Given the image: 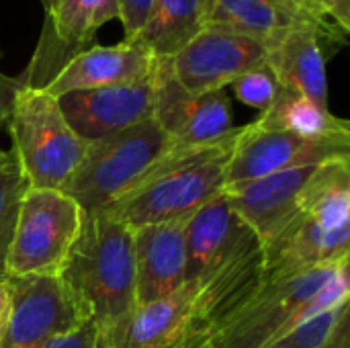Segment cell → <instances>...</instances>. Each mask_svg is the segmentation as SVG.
Returning <instances> with one entry per match:
<instances>
[{"instance_id": "4dcf8cb0", "label": "cell", "mask_w": 350, "mask_h": 348, "mask_svg": "<svg viewBox=\"0 0 350 348\" xmlns=\"http://www.w3.org/2000/svg\"><path fill=\"white\" fill-rule=\"evenodd\" d=\"M308 14H312V16H316V18H320V21H324V23H328V25H332L328 18H326V14H324V10H322V2L320 0H295ZM334 27V25H332Z\"/></svg>"}, {"instance_id": "7a4b0ae2", "label": "cell", "mask_w": 350, "mask_h": 348, "mask_svg": "<svg viewBox=\"0 0 350 348\" xmlns=\"http://www.w3.org/2000/svg\"><path fill=\"white\" fill-rule=\"evenodd\" d=\"M242 127L215 142L168 148L121 197L103 209L125 228L189 219L226 187L228 166Z\"/></svg>"}, {"instance_id": "7c38bea8", "label": "cell", "mask_w": 350, "mask_h": 348, "mask_svg": "<svg viewBox=\"0 0 350 348\" xmlns=\"http://www.w3.org/2000/svg\"><path fill=\"white\" fill-rule=\"evenodd\" d=\"M328 160H350V137L308 139L289 131L265 129L252 121L242 125L228 166L226 185L256 180Z\"/></svg>"}, {"instance_id": "d4e9b609", "label": "cell", "mask_w": 350, "mask_h": 348, "mask_svg": "<svg viewBox=\"0 0 350 348\" xmlns=\"http://www.w3.org/2000/svg\"><path fill=\"white\" fill-rule=\"evenodd\" d=\"M234 94L240 103L256 109V111H267L271 107V103L275 101L277 92H279V82L273 76L271 68L267 64L242 74L234 84Z\"/></svg>"}, {"instance_id": "484cf974", "label": "cell", "mask_w": 350, "mask_h": 348, "mask_svg": "<svg viewBox=\"0 0 350 348\" xmlns=\"http://www.w3.org/2000/svg\"><path fill=\"white\" fill-rule=\"evenodd\" d=\"M117 4H119V21L125 31L123 39H131L142 31L154 0H117Z\"/></svg>"}, {"instance_id": "30bf717a", "label": "cell", "mask_w": 350, "mask_h": 348, "mask_svg": "<svg viewBox=\"0 0 350 348\" xmlns=\"http://www.w3.org/2000/svg\"><path fill=\"white\" fill-rule=\"evenodd\" d=\"M152 119L170 148L209 144L234 129L232 103L226 90L189 92L174 80L168 59L160 57L154 68Z\"/></svg>"}, {"instance_id": "603a6c76", "label": "cell", "mask_w": 350, "mask_h": 348, "mask_svg": "<svg viewBox=\"0 0 350 348\" xmlns=\"http://www.w3.org/2000/svg\"><path fill=\"white\" fill-rule=\"evenodd\" d=\"M27 187V178L18 166L14 152L0 148V281L6 279L4 260L12 240L18 205Z\"/></svg>"}, {"instance_id": "7402d4cb", "label": "cell", "mask_w": 350, "mask_h": 348, "mask_svg": "<svg viewBox=\"0 0 350 348\" xmlns=\"http://www.w3.org/2000/svg\"><path fill=\"white\" fill-rule=\"evenodd\" d=\"M265 129L289 131L308 139L350 137V123L330 113L328 107H320L308 96L279 88L275 101L254 121Z\"/></svg>"}, {"instance_id": "5bb4252c", "label": "cell", "mask_w": 350, "mask_h": 348, "mask_svg": "<svg viewBox=\"0 0 350 348\" xmlns=\"http://www.w3.org/2000/svg\"><path fill=\"white\" fill-rule=\"evenodd\" d=\"M57 105L74 133L90 144L152 119L154 74L142 82L70 92L57 96Z\"/></svg>"}, {"instance_id": "9a60e30c", "label": "cell", "mask_w": 350, "mask_h": 348, "mask_svg": "<svg viewBox=\"0 0 350 348\" xmlns=\"http://www.w3.org/2000/svg\"><path fill=\"white\" fill-rule=\"evenodd\" d=\"M256 248H260L256 234L219 195L187 219L185 283L205 277Z\"/></svg>"}, {"instance_id": "cb8c5ba5", "label": "cell", "mask_w": 350, "mask_h": 348, "mask_svg": "<svg viewBox=\"0 0 350 348\" xmlns=\"http://www.w3.org/2000/svg\"><path fill=\"white\" fill-rule=\"evenodd\" d=\"M349 306L350 304L347 302L334 310H328V312L304 322L301 326L293 328L291 332L283 334L281 338L273 340L265 348H324L330 334L338 326L340 318L350 310Z\"/></svg>"}, {"instance_id": "277c9868", "label": "cell", "mask_w": 350, "mask_h": 348, "mask_svg": "<svg viewBox=\"0 0 350 348\" xmlns=\"http://www.w3.org/2000/svg\"><path fill=\"white\" fill-rule=\"evenodd\" d=\"M349 285V260L289 279H262L209 348H265L304 322L347 304Z\"/></svg>"}, {"instance_id": "2e32d148", "label": "cell", "mask_w": 350, "mask_h": 348, "mask_svg": "<svg viewBox=\"0 0 350 348\" xmlns=\"http://www.w3.org/2000/svg\"><path fill=\"white\" fill-rule=\"evenodd\" d=\"M350 232H334L297 213L275 238L262 244V279H289L320 267L349 260Z\"/></svg>"}, {"instance_id": "9c48e42d", "label": "cell", "mask_w": 350, "mask_h": 348, "mask_svg": "<svg viewBox=\"0 0 350 348\" xmlns=\"http://www.w3.org/2000/svg\"><path fill=\"white\" fill-rule=\"evenodd\" d=\"M10 320L0 348H43L90 324L59 277H6Z\"/></svg>"}, {"instance_id": "8fae6325", "label": "cell", "mask_w": 350, "mask_h": 348, "mask_svg": "<svg viewBox=\"0 0 350 348\" xmlns=\"http://www.w3.org/2000/svg\"><path fill=\"white\" fill-rule=\"evenodd\" d=\"M174 80L189 92H215L267 64V45L234 31L205 27L180 51L166 57Z\"/></svg>"}, {"instance_id": "44dd1931", "label": "cell", "mask_w": 350, "mask_h": 348, "mask_svg": "<svg viewBox=\"0 0 350 348\" xmlns=\"http://www.w3.org/2000/svg\"><path fill=\"white\" fill-rule=\"evenodd\" d=\"M213 0H154L142 31L127 39L166 59L197 37L209 21Z\"/></svg>"}, {"instance_id": "83f0119b", "label": "cell", "mask_w": 350, "mask_h": 348, "mask_svg": "<svg viewBox=\"0 0 350 348\" xmlns=\"http://www.w3.org/2000/svg\"><path fill=\"white\" fill-rule=\"evenodd\" d=\"M326 18L349 37L350 31V0H320Z\"/></svg>"}, {"instance_id": "f1b7e54d", "label": "cell", "mask_w": 350, "mask_h": 348, "mask_svg": "<svg viewBox=\"0 0 350 348\" xmlns=\"http://www.w3.org/2000/svg\"><path fill=\"white\" fill-rule=\"evenodd\" d=\"M324 348H350V310L340 318Z\"/></svg>"}, {"instance_id": "6da1fadb", "label": "cell", "mask_w": 350, "mask_h": 348, "mask_svg": "<svg viewBox=\"0 0 350 348\" xmlns=\"http://www.w3.org/2000/svg\"><path fill=\"white\" fill-rule=\"evenodd\" d=\"M260 283L262 248H256L96 330L94 348H209Z\"/></svg>"}, {"instance_id": "5b68a950", "label": "cell", "mask_w": 350, "mask_h": 348, "mask_svg": "<svg viewBox=\"0 0 350 348\" xmlns=\"http://www.w3.org/2000/svg\"><path fill=\"white\" fill-rule=\"evenodd\" d=\"M6 125L12 152L29 187L62 191L76 172L86 144L66 121L57 98L43 88L14 84L0 76V127Z\"/></svg>"}, {"instance_id": "8992f818", "label": "cell", "mask_w": 350, "mask_h": 348, "mask_svg": "<svg viewBox=\"0 0 350 348\" xmlns=\"http://www.w3.org/2000/svg\"><path fill=\"white\" fill-rule=\"evenodd\" d=\"M166 135L146 119L123 131L86 144L84 156L62 193L84 213H96L121 197L166 150Z\"/></svg>"}, {"instance_id": "1f68e13d", "label": "cell", "mask_w": 350, "mask_h": 348, "mask_svg": "<svg viewBox=\"0 0 350 348\" xmlns=\"http://www.w3.org/2000/svg\"><path fill=\"white\" fill-rule=\"evenodd\" d=\"M45 2H47V0H41V4H45Z\"/></svg>"}, {"instance_id": "f546056e", "label": "cell", "mask_w": 350, "mask_h": 348, "mask_svg": "<svg viewBox=\"0 0 350 348\" xmlns=\"http://www.w3.org/2000/svg\"><path fill=\"white\" fill-rule=\"evenodd\" d=\"M8 320H10V289H8V281L4 279L0 281V347L6 336Z\"/></svg>"}, {"instance_id": "4fadbf2b", "label": "cell", "mask_w": 350, "mask_h": 348, "mask_svg": "<svg viewBox=\"0 0 350 348\" xmlns=\"http://www.w3.org/2000/svg\"><path fill=\"white\" fill-rule=\"evenodd\" d=\"M332 43L345 45L347 35L318 18H301L267 47V66L281 88L328 107L326 45Z\"/></svg>"}, {"instance_id": "4316f807", "label": "cell", "mask_w": 350, "mask_h": 348, "mask_svg": "<svg viewBox=\"0 0 350 348\" xmlns=\"http://www.w3.org/2000/svg\"><path fill=\"white\" fill-rule=\"evenodd\" d=\"M94 338H96V328L92 324H86L72 334L47 343L43 348H94Z\"/></svg>"}, {"instance_id": "ba28073f", "label": "cell", "mask_w": 350, "mask_h": 348, "mask_svg": "<svg viewBox=\"0 0 350 348\" xmlns=\"http://www.w3.org/2000/svg\"><path fill=\"white\" fill-rule=\"evenodd\" d=\"M45 27L37 49L14 84L45 88L51 78L80 51L88 49L100 27L119 21L117 0H47Z\"/></svg>"}, {"instance_id": "ffe728a7", "label": "cell", "mask_w": 350, "mask_h": 348, "mask_svg": "<svg viewBox=\"0 0 350 348\" xmlns=\"http://www.w3.org/2000/svg\"><path fill=\"white\" fill-rule=\"evenodd\" d=\"M308 16L312 14H308L295 0H213L207 27L248 35L269 47L295 23Z\"/></svg>"}, {"instance_id": "52a82bcc", "label": "cell", "mask_w": 350, "mask_h": 348, "mask_svg": "<svg viewBox=\"0 0 350 348\" xmlns=\"http://www.w3.org/2000/svg\"><path fill=\"white\" fill-rule=\"evenodd\" d=\"M82 219L84 211L66 193L27 187L4 260L6 277H59Z\"/></svg>"}, {"instance_id": "e0dca14e", "label": "cell", "mask_w": 350, "mask_h": 348, "mask_svg": "<svg viewBox=\"0 0 350 348\" xmlns=\"http://www.w3.org/2000/svg\"><path fill=\"white\" fill-rule=\"evenodd\" d=\"M316 166L318 164L275 172L256 180L226 185L221 195L228 205L250 226L262 246L299 213L301 189Z\"/></svg>"}, {"instance_id": "ac0fdd59", "label": "cell", "mask_w": 350, "mask_h": 348, "mask_svg": "<svg viewBox=\"0 0 350 348\" xmlns=\"http://www.w3.org/2000/svg\"><path fill=\"white\" fill-rule=\"evenodd\" d=\"M133 263L137 306L176 293L187 279V219L133 230Z\"/></svg>"}, {"instance_id": "3957f363", "label": "cell", "mask_w": 350, "mask_h": 348, "mask_svg": "<svg viewBox=\"0 0 350 348\" xmlns=\"http://www.w3.org/2000/svg\"><path fill=\"white\" fill-rule=\"evenodd\" d=\"M59 279L96 330L123 320L137 308L133 232L103 211L84 213Z\"/></svg>"}, {"instance_id": "d6986e66", "label": "cell", "mask_w": 350, "mask_h": 348, "mask_svg": "<svg viewBox=\"0 0 350 348\" xmlns=\"http://www.w3.org/2000/svg\"><path fill=\"white\" fill-rule=\"evenodd\" d=\"M156 59L148 49L127 39L115 45H90L74 55L43 90L57 98L80 90L142 82L154 74Z\"/></svg>"}]
</instances>
